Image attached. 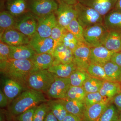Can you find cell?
<instances>
[{"instance_id":"cell-1","label":"cell","mask_w":121,"mask_h":121,"mask_svg":"<svg viewBox=\"0 0 121 121\" xmlns=\"http://www.w3.org/2000/svg\"><path fill=\"white\" fill-rule=\"evenodd\" d=\"M48 101L43 92L30 89L25 90L12 101L9 112L13 116H18L30 108Z\"/></svg>"},{"instance_id":"cell-2","label":"cell","mask_w":121,"mask_h":121,"mask_svg":"<svg viewBox=\"0 0 121 121\" xmlns=\"http://www.w3.org/2000/svg\"><path fill=\"white\" fill-rule=\"evenodd\" d=\"M0 72L7 78L17 81L24 86L26 80L33 68L31 60L9 59L0 62Z\"/></svg>"},{"instance_id":"cell-3","label":"cell","mask_w":121,"mask_h":121,"mask_svg":"<svg viewBox=\"0 0 121 121\" xmlns=\"http://www.w3.org/2000/svg\"><path fill=\"white\" fill-rule=\"evenodd\" d=\"M57 77L48 70L38 71L29 75L25 84L30 89L47 93Z\"/></svg>"},{"instance_id":"cell-4","label":"cell","mask_w":121,"mask_h":121,"mask_svg":"<svg viewBox=\"0 0 121 121\" xmlns=\"http://www.w3.org/2000/svg\"><path fill=\"white\" fill-rule=\"evenodd\" d=\"M74 5L77 11L76 19L84 29L95 25L103 24L104 17L95 9L79 2Z\"/></svg>"},{"instance_id":"cell-5","label":"cell","mask_w":121,"mask_h":121,"mask_svg":"<svg viewBox=\"0 0 121 121\" xmlns=\"http://www.w3.org/2000/svg\"><path fill=\"white\" fill-rule=\"evenodd\" d=\"M109 31L103 24H98L84 29L86 43L90 48L103 45Z\"/></svg>"},{"instance_id":"cell-6","label":"cell","mask_w":121,"mask_h":121,"mask_svg":"<svg viewBox=\"0 0 121 121\" xmlns=\"http://www.w3.org/2000/svg\"><path fill=\"white\" fill-rule=\"evenodd\" d=\"M16 20L14 28L31 38L37 32V21L35 15L28 12Z\"/></svg>"},{"instance_id":"cell-7","label":"cell","mask_w":121,"mask_h":121,"mask_svg":"<svg viewBox=\"0 0 121 121\" xmlns=\"http://www.w3.org/2000/svg\"><path fill=\"white\" fill-rule=\"evenodd\" d=\"M28 3L29 10L39 17L55 12L58 6L55 0H28Z\"/></svg>"},{"instance_id":"cell-8","label":"cell","mask_w":121,"mask_h":121,"mask_svg":"<svg viewBox=\"0 0 121 121\" xmlns=\"http://www.w3.org/2000/svg\"><path fill=\"white\" fill-rule=\"evenodd\" d=\"M91 48L86 44L78 42L73 52L74 59L73 62L77 70L86 71L87 68L91 63L90 59Z\"/></svg>"},{"instance_id":"cell-9","label":"cell","mask_w":121,"mask_h":121,"mask_svg":"<svg viewBox=\"0 0 121 121\" xmlns=\"http://www.w3.org/2000/svg\"><path fill=\"white\" fill-rule=\"evenodd\" d=\"M59 2L58 9L54 13L58 24L66 28L72 21L77 18V11L74 5Z\"/></svg>"},{"instance_id":"cell-10","label":"cell","mask_w":121,"mask_h":121,"mask_svg":"<svg viewBox=\"0 0 121 121\" xmlns=\"http://www.w3.org/2000/svg\"><path fill=\"white\" fill-rule=\"evenodd\" d=\"M71 86V84L69 78L57 77L46 93L48 96L51 98L65 99Z\"/></svg>"},{"instance_id":"cell-11","label":"cell","mask_w":121,"mask_h":121,"mask_svg":"<svg viewBox=\"0 0 121 121\" xmlns=\"http://www.w3.org/2000/svg\"><path fill=\"white\" fill-rule=\"evenodd\" d=\"M36 17L37 21L38 34L43 38L50 37L52 29L58 24L55 13L42 16Z\"/></svg>"},{"instance_id":"cell-12","label":"cell","mask_w":121,"mask_h":121,"mask_svg":"<svg viewBox=\"0 0 121 121\" xmlns=\"http://www.w3.org/2000/svg\"><path fill=\"white\" fill-rule=\"evenodd\" d=\"M30 38L14 28L5 31L0 35V41L9 46L29 44Z\"/></svg>"},{"instance_id":"cell-13","label":"cell","mask_w":121,"mask_h":121,"mask_svg":"<svg viewBox=\"0 0 121 121\" xmlns=\"http://www.w3.org/2000/svg\"><path fill=\"white\" fill-rule=\"evenodd\" d=\"M29 44L37 54H52L54 42L51 37L43 38L39 35L37 32L30 38Z\"/></svg>"},{"instance_id":"cell-14","label":"cell","mask_w":121,"mask_h":121,"mask_svg":"<svg viewBox=\"0 0 121 121\" xmlns=\"http://www.w3.org/2000/svg\"><path fill=\"white\" fill-rule=\"evenodd\" d=\"M117 0H79L82 4L90 7L103 17L114 8Z\"/></svg>"},{"instance_id":"cell-15","label":"cell","mask_w":121,"mask_h":121,"mask_svg":"<svg viewBox=\"0 0 121 121\" xmlns=\"http://www.w3.org/2000/svg\"><path fill=\"white\" fill-rule=\"evenodd\" d=\"M114 53L109 51L103 45L91 48V63L103 67L106 63L111 60Z\"/></svg>"},{"instance_id":"cell-16","label":"cell","mask_w":121,"mask_h":121,"mask_svg":"<svg viewBox=\"0 0 121 121\" xmlns=\"http://www.w3.org/2000/svg\"><path fill=\"white\" fill-rule=\"evenodd\" d=\"M2 90L8 99L12 101L22 91L25 90L24 86L17 81L6 78L2 81Z\"/></svg>"},{"instance_id":"cell-17","label":"cell","mask_w":121,"mask_h":121,"mask_svg":"<svg viewBox=\"0 0 121 121\" xmlns=\"http://www.w3.org/2000/svg\"><path fill=\"white\" fill-rule=\"evenodd\" d=\"M10 59L32 60L37 54L30 44L9 46Z\"/></svg>"},{"instance_id":"cell-18","label":"cell","mask_w":121,"mask_h":121,"mask_svg":"<svg viewBox=\"0 0 121 121\" xmlns=\"http://www.w3.org/2000/svg\"><path fill=\"white\" fill-rule=\"evenodd\" d=\"M51 54L55 60L54 65L70 63L73 60V52L63 44L60 43Z\"/></svg>"},{"instance_id":"cell-19","label":"cell","mask_w":121,"mask_h":121,"mask_svg":"<svg viewBox=\"0 0 121 121\" xmlns=\"http://www.w3.org/2000/svg\"><path fill=\"white\" fill-rule=\"evenodd\" d=\"M31 60L33 68L31 73L41 70H48L54 65L55 62L54 57L50 53L37 54Z\"/></svg>"},{"instance_id":"cell-20","label":"cell","mask_w":121,"mask_h":121,"mask_svg":"<svg viewBox=\"0 0 121 121\" xmlns=\"http://www.w3.org/2000/svg\"><path fill=\"white\" fill-rule=\"evenodd\" d=\"M110 101L102 102L86 107L84 112L83 121H98Z\"/></svg>"},{"instance_id":"cell-21","label":"cell","mask_w":121,"mask_h":121,"mask_svg":"<svg viewBox=\"0 0 121 121\" xmlns=\"http://www.w3.org/2000/svg\"><path fill=\"white\" fill-rule=\"evenodd\" d=\"M103 24L109 31L121 33V13L114 9L104 17Z\"/></svg>"},{"instance_id":"cell-22","label":"cell","mask_w":121,"mask_h":121,"mask_svg":"<svg viewBox=\"0 0 121 121\" xmlns=\"http://www.w3.org/2000/svg\"><path fill=\"white\" fill-rule=\"evenodd\" d=\"M103 45L114 53L121 52V33L109 31Z\"/></svg>"},{"instance_id":"cell-23","label":"cell","mask_w":121,"mask_h":121,"mask_svg":"<svg viewBox=\"0 0 121 121\" xmlns=\"http://www.w3.org/2000/svg\"><path fill=\"white\" fill-rule=\"evenodd\" d=\"M6 7L11 15L19 17L28 12V0H7Z\"/></svg>"},{"instance_id":"cell-24","label":"cell","mask_w":121,"mask_h":121,"mask_svg":"<svg viewBox=\"0 0 121 121\" xmlns=\"http://www.w3.org/2000/svg\"><path fill=\"white\" fill-rule=\"evenodd\" d=\"M61 99L68 112L83 119L86 108L84 102L67 99Z\"/></svg>"},{"instance_id":"cell-25","label":"cell","mask_w":121,"mask_h":121,"mask_svg":"<svg viewBox=\"0 0 121 121\" xmlns=\"http://www.w3.org/2000/svg\"><path fill=\"white\" fill-rule=\"evenodd\" d=\"M121 92V83L104 81L99 92L103 96L111 101L115 95Z\"/></svg>"},{"instance_id":"cell-26","label":"cell","mask_w":121,"mask_h":121,"mask_svg":"<svg viewBox=\"0 0 121 121\" xmlns=\"http://www.w3.org/2000/svg\"><path fill=\"white\" fill-rule=\"evenodd\" d=\"M76 70V68L73 62L54 65L48 69V71L57 77L61 78H69L71 74Z\"/></svg>"},{"instance_id":"cell-27","label":"cell","mask_w":121,"mask_h":121,"mask_svg":"<svg viewBox=\"0 0 121 121\" xmlns=\"http://www.w3.org/2000/svg\"><path fill=\"white\" fill-rule=\"evenodd\" d=\"M47 103L50 111L59 121H63L68 112L61 99L49 100Z\"/></svg>"},{"instance_id":"cell-28","label":"cell","mask_w":121,"mask_h":121,"mask_svg":"<svg viewBox=\"0 0 121 121\" xmlns=\"http://www.w3.org/2000/svg\"><path fill=\"white\" fill-rule=\"evenodd\" d=\"M106 74L113 82H121V67L111 60L103 66Z\"/></svg>"},{"instance_id":"cell-29","label":"cell","mask_w":121,"mask_h":121,"mask_svg":"<svg viewBox=\"0 0 121 121\" xmlns=\"http://www.w3.org/2000/svg\"><path fill=\"white\" fill-rule=\"evenodd\" d=\"M16 20L15 17L8 11H3L0 13V35L5 31L14 28Z\"/></svg>"},{"instance_id":"cell-30","label":"cell","mask_w":121,"mask_h":121,"mask_svg":"<svg viewBox=\"0 0 121 121\" xmlns=\"http://www.w3.org/2000/svg\"><path fill=\"white\" fill-rule=\"evenodd\" d=\"M86 72L91 77L103 81H111L106 74L104 67L101 65L91 63L87 69Z\"/></svg>"},{"instance_id":"cell-31","label":"cell","mask_w":121,"mask_h":121,"mask_svg":"<svg viewBox=\"0 0 121 121\" xmlns=\"http://www.w3.org/2000/svg\"><path fill=\"white\" fill-rule=\"evenodd\" d=\"M66 29L73 35L78 42L86 43L83 35L84 29L76 18L72 21Z\"/></svg>"},{"instance_id":"cell-32","label":"cell","mask_w":121,"mask_h":121,"mask_svg":"<svg viewBox=\"0 0 121 121\" xmlns=\"http://www.w3.org/2000/svg\"><path fill=\"white\" fill-rule=\"evenodd\" d=\"M90 76L86 71L76 70L71 74L69 78L71 86L82 87L86 80Z\"/></svg>"},{"instance_id":"cell-33","label":"cell","mask_w":121,"mask_h":121,"mask_svg":"<svg viewBox=\"0 0 121 121\" xmlns=\"http://www.w3.org/2000/svg\"><path fill=\"white\" fill-rule=\"evenodd\" d=\"M119 111L113 104H110L106 108L98 121H118Z\"/></svg>"},{"instance_id":"cell-34","label":"cell","mask_w":121,"mask_h":121,"mask_svg":"<svg viewBox=\"0 0 121 121\" xmlns=\"http://www.w3.org/2000/svg\"><path fill=\"white\" fill-rule=\"evenodd\" d=\"M104 81L91 76L86 80L82 87L87 94L99 92Z\"/></svg>"},{"instance_id":"cell-35","label":"cell","mask_w":121,"mask_h":121,"mask_svg":"<svg viewBox=\"0 0 121 121\" xmlns=\"http://www.w3.org/2000/svg\"><path fill=\"white\" fill-rule=\"evenodd\" d=\"M87 93L83 87L71 86L65 99L84 102Z\"/></svg>"},{"instance_id":"cell-36","label":"cell","mask_w":121,"mask_h":121,"mask_svg":"<svg viewBox=\"0 0 121 121\" xmlns=\"http://www.w3.org/2000/svg\"><path fill=\"white\" fill-rule=\"evenodd\" d=\"M78 43V40L73 35L65 29L60 43L63 44L73 52Z\"/></svg>"},{"instance_id":"cell-37","label":"cell","mask_w":121,"mask_h":121,"mask_svg":"<svg viewBox=\"0 0 121 121\" xmlns=\"http://www.w3.org/2000/svg\"><path fill=\"white\" fill-rule=\"evenodd\" d=\"M105 101L111 102L109 99L103 97L99 92L87 93L84 100L86 108L94 104Z\"/></svg>"},{"instance_id":"cell-38","label":"cell","mask_w":121,"mask_h":121,"mask_svg":"<svg viewBox=\"0 0 121 121\" xmlns=\"http://www.w3.org/2000/svg\"><path fill=\"white\" fill-rule=\"evenodd\" d=\"M47 103H43L37 106L35 110L33 121H44L50 111Z\"/></svg>"},{"instance_id":"cell-39","label":"cell","mask_w":121,"mask_h":121,"mask_svg":"<svg viewBox=\"0 0 121 121\" xmlns=\"http://www.w3.org/2000/svg\"><path fill=\"white\" fill-rule=\"evenodd\" d=\"M65 29L58 24L52 31L50 37L52 39L54 42L53 52L56 47L60 43Z\"/></svg>"},{"instance_id":"cell-40","label":"cell","mask_w":121,"mask_h":121,"mask_svg":"<svg viewBox=\"0 0 121 121\" xmlns=\"http://www.w3.org/2000/svg\"><path fill=\"white\" fill-rule=\"evenodd\" d=\"M10 59L9 45L0 41V62L7 61Z\"/></svg>"},{"instance_id":"cell-41","label":"cell","mask_w":121,"mask_h":121,"mask_svg":"<svg viewBox=\"0 0 121 121\" xmlns=\"http://www.w3.org/2000/svg\"><path fill=\"white\" fill-rule=\"evenodd\" d=\"M37 106L30 108L18 115L17 120L18 121H33L34 113Z\"/></svg>"},{"instance_id":"cell-42","label":"cell","mask_w":121,"mask_h":121,"mask_svg":"<svg viewBox=\"0 0 121 121\" xmlns=\"http://www.w3.org/2000/svg\"><path fill=\"white\" fill-rule=\"evenodd\" d=\"M119 111L121 112V92L115 95L111 100Z\"/></svg>"},{"instance_id":"cell-43","label":"cell","mask_w":121,"mask_h":121,"mask_svg":"<svg viewBox=\"0 0 121 121\" xmlns=\"http://www.w3.org/2000/svg\"><path fill=\"white\" fill-rule=\"evenodd\" d=\"M9 102L7 96L1 89L0 90V107L1 108H4L7 106Z\"/></svg>"},{"instance_id":"cell-44","label":"cell","mask_w":121,"mask_h":121,"mask_svg":"<svg viewBox=\"0 0 121 121\" xmlns=\"http://www.w3.org/2000/svg\"><path fill=\"white\" fill-rule=\"evenodd\" d=\"M111 60L121 67V52L114 53Z\"/></svg>"},{"instance_id":"cell-45","label":"cell","mask_w":121,"mask_h":121,"mask_svg":"<svg viewBox=\"0 0 121 121\" xmlns=\"http://www.w3.org/2000/svg\"><path fill=\"white\" fill-rule=\"evenodd\" d=\"M63 121H82L79 117L68 113Z\"/></svg>"},{"instance_id":"cell-46","label":"cell","mask_w":121,"mask_h":121,"mask_svg":"<svg viewBox=\"0 0 121 121\" xmlns=\"http://www.w3.org/2000/svg\"><path fill=\"white\" fill-rule=\"evenodd\" d=\"M44 121H59L57 118L54 116L52 112L50 111L48 113Z\"/></svg>"},{"instance_id":"cell-47","label":"cell","mask_w":121,"mask_h":121,"mask_svg":"<svg viewBox=\"0 0 121 121\" xmlns=\"http://www.w3.org/2000/svg\"><path fill=\"white\" fill-rule=\"evenodd\" d=\"M59 2H63L67 4L74 5L79 2V0H58Z\"/></svg>"},{"instance_id":"cell-48","label":"cell","mask_w":121,"mask_h":121,"mask_svg":"<svg viewBox=\"0 0 121 121\" xmlns=\"http://www.w3.org/2000/svg\"><path fill=\"white\" fill-rule=\"evenodd\" d=\"M114 9L121 13V0H117Z\"/></svg>"},{"instance_id":"cell-49","label":"cell","mask_w":121,"mask_h":121,"mask_svg":"<svg viewBox=\"0 0 121 121\" xmlns=\"http://www.w3.org/2000/svg\"><path fill=\"white\" fill-rule=\"evenodd\" d=\"M118 121H121V112L119 114V118H118Z\"/></svg>"},{"instance_id":"cell-50","label":"cell","mask_w":121,"mask_h":121,"mask_svg":"<svg viewBox=\"0 0 121 121\" xmlns=\"http://www.w3.org/2000/svg\"></svg>"},{"instance_id":"cell-51","label":"cell","mask_w":121,"mask_h":121,"mask_svg":"<svg viewBox=\"0 0 121 121\" xmlns=\"http://www.w3.org/2000/svg\"></svg>"},{"instance_id":"cell-52","label":"cell","mask_w":121,"mask_h":121,"mask_svg":"<svg viewBox=\"0 0 121 121\" xmlns=\"http://www.w3.org/2000/svg\"></svg>"}]
</instances>
